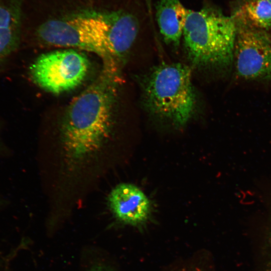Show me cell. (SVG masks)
I'll return each instance as SVG.
<instances>
[{
	"instance_id": "obj_5",
	"label": "cell",
	"mask_w": 271,
	"mask_h": 271,
	"mask_svg": "<svg viewBox=\"0 0 271 271\" xmlns=\"http://www.w3.org/2000/svg\"><path fill=\"white\" fill-rule=\"evenodd\" d=\"M89 63L73 50L53 51L39 56L30 68L33 81L45 90L60 94L79 85L85 78Z\"/></svg>"
},
{
	"instance_id": "obj_17",
	"label": "cell",
	"mask_w": 271,
	"mask_h": 271,
	"mask_svg": "<svg viewBox=\"0 0 271 271\" xmlns=\"http://www.w3.org/2000/svg\"><path fill=\"white\" fill-rule=\"evenodd\" d=\"M268 1H269L270 3H271V0H267Z\"/></svg>"
},
{
	"instance_id": "obj_14",
	"label": "cell",
	"mask_w": 271,
	"mask_h": 271,
	"mask_svg": "<svg viewBox=\"0 0 271 271\" xmlns=\"http://www.w3.org/2000/svg\"><path fill=\"white\" fill-rule=\"evenodd\" d=\"M268 201L267 203H266L265 205L271 207V197L270 198V199L269 200V201Z\"/></svg>"
},
{
	"instance_id": "obj_15",
	"label": "cell",
	"mask_w": 271,
	"mask_h": 271,
	"mask_svg": "<svg viewBox=\"0 0 271 271\" xmlns=\"http://www.w3.org/2000/svg\"><path fill=\"white\" fill-rule=\"evenodd\" d=\"M4 201L3 200L0 199V207H2L4 205Z\"/></svg>"
},
{
	"instance_id": "obj_16",
	"label": "cell",
	"mask_w": 271,
	"mask_h": 271,
	"mask_svg": "<svg viewBox=\"0 0 271 271\" xmlns=\"http://www.w3.org/2000/svg\"><path fill=\"white\" fill-rule=\"evenodd\" d=\"M1 144H2V143H1V137H0V148H1Z\"/></svg>"
},
{
	"instance_id": "obj_12",
	"label": "cell",
	"mask_w": 271,
	"mask_h": 271,
	"mask_svg": "<svg viewBox=\"0 0 271 271\" xmlns=\"http://www.w3.org/2000/svg\"><path fill=\"white\" fill-rule=\"evenodd\" d=\"M89 271H110L106 266L102 265H97L92 267Z\"/></svg>"
},
{
	"instance_id": "obj_3",
	"label": "cell",
	"mask_w": 271,
	"mask_h": 271,
	"mask_svg": "<svg viewBox=\"0 0 271 271\" xmlns=\"http://www.w3.org/2000/svg\"><path fill=\"white\" fill-rule=\"evenodd\" d=\"M143 101L154 116L177 126L186 124L196 105L190 67L176 63L154 68L143 80Z\"/></svg>"
},
{
	"instance_id": "obj_4",
	"label": "cell",
	"mask_w": 271,
	"mask_h": 271,
	"mask_svg": "<svg viewBox=\"0 0 271 271\" xmlns=\"http://www.w3.org/2000/svg\"><path fill=\"white\" fill-rule=\"evenodd\" d=\"M38 38L45 43L74 47L97 54L103 69L118 73L106 35V26L99 11H86L62 19L47 21L37 30Z\"/></svg>"
},
{
	"instance_id": "obj_13",
	"label": "cell",
	"mask_w": 271,
	"mask_h": 271,
	"mask_svg": "<svg viewBox=\"0 0 271 271\" xmlns=\"http://www.w3.org/2000/svg\"><path fill=\"white\" fill-rule=\"evenodd\" d=\"M146 4L147 5V8L148 9V12L149 14H152V6H151V2L152 0H145Z\"/></svg>"
},
{
	"instance_id": "obj_1",
	"label": "cell",
	"mask_w": 271,
	"mask_h": 271,
	"mask_svg": "<svg viewBox=\"0 0 271 271\" xmlns=\"http://www.w3.org/2000/svg\"><path fill=\"white\" fill-rule=\"evenodd\" d=\"M117 82L118 73L103 69L71 102L58 139L51 145L54 158L66 170L86 174L110 164Z\"/></svg>"
},
{
	"instance_id": "obj_2",
	"label": "cell",
	"mask_w": 271,
	"mask_h": 271,
	"mask_svg": "<svg viewBox=\"0 0 271 271\" xmlns=\"http://www.w3.org/2000/svg\"><path fill=\"white\" fill-rule=\"evenodd\" d=\"M236 23L213 6L189 10L183 36L187 56L199 66L226 68L233 62Z\"/></svg>"
},
{
	"instance_id": "obj_8",
	"label": "cell",
	"mask_w": 271,
	"mask_h": 271,
	"mask_svg": "<svg viewBox=\"0 0 271 271\" xmlns=\"http://www.w3.org/2000/svg\"><path fill=\"white\" fill-rule=\"evenodd\" d=\"M106 25V35L112 54L118 64L125 57L140 29L139 14L120 9L101 11Z\"/></svg>"
},
{
	"instance_id": "obj_9",
	"label": "cell",
	"mask_w": 271,
	"mask_h": 271,
	"mask_svg": "<svg viewBox=\"0 0 271 271\" xmlns=\"http://www.w3.org/2000/svg\"><path fill=\"white\" fill-rule=\"evenodd\" d=\"M188 11L180 0H158L156 19L166 44L175 47L179 46Z\"/></svg>"
},
{
	"instance_id": "obj_10",
	"label": "cell",
	"mask_w": 271,
	"mask_h": 271,
	"mask_svg": "<svg viewBox=\"0 0 271 271\" xmlns=\"http://www.w3.org/2000/svg\"><path fill=\"white\" fill-rule=\"evenodd\" d=\"M236 21L262 30L271 27V3L267 0H248L233 16Z\"/></svg>"
},
{
	"instance_id": "obj_11",
	"label": "cell",
	"mask_w": 271,
	"mask_h": 271,
	"mask_svg": "<svg viewBox=\"0 0 271 271\" xmlns=\"http://www.w3.org/2000/svg\"><path fill=\"white\" fill-rule=\"evenodd\" d=\"M21 27L0 28V66L18 48Z\"/></svg>"
},
{
	"instance_id": "obj_7",
	"label": "cell",
	"mask_w": 271,
	"mask_h": 271,
	"mask_svg": "<svg viewBox=\"0 0 271 271\" xmlns=\"http://www.w3.org/2000/svg\"><path fill=\"white\" fill-rule=\"evenodd\" d=\"M108 201L115 217L121 223L141 225L151 216L150 199L141 189L133 184L122 183L115 187L109 195Z\"/></svg>"
},
{
	"instance_id": "obj_6",
	"label": "cell",
	"mask_w": 271,
	"mask_h": 271,
	"mask_svg": "<svg viewBox=\"0 0 271 271\" xmlns=\"http://www.w3.org/2000/svg\"><path fill=\"white\" fill-rule=\"evenodd\" d=\"M235 21L233 62L236 74L245 80L270 79L271 37L263 30Z\"/></svg>"
}]
</instances>
